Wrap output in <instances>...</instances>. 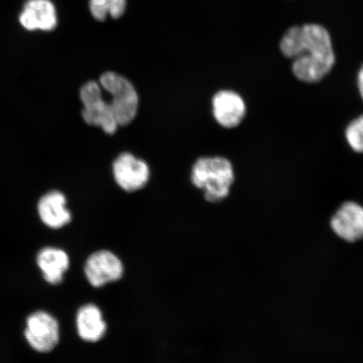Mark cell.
<instances>
[{"label":"cell","instance_id":"6da1fadb","mask_svg":"<svg viewBox=\"0 0 363 363\" xmlns=\"http://www.w3.org/2000/svg\"><path fill=\"white\" fill-rule=\"evenodd\" d=\"M279 48L284 57L292 59L293 74L303 83H319L335 66L333 40L320 25L291 27L281 39Z\"/></svg>","mask_w":363,"mask_h":363},{"label":"cell","instance_id":"7a4b0ae2","mask_svg":"<svg viewBox=\"0 0 363 363\" xmlns=\"http://www.w3.org/2000/svg\"><path fill=\"white\" fill-rule=\"evenodd\" d=\"M191 181L195 187L203 190L208 202H220L229 196L234 184L233 166L223 157L199 158L193 167Z\"/></svg>","mask_w":363,"mask_h":363},{"label":"cell","instance_id":"3957f363","mask_svg":"<svg viewBox=\"0 0 363 363\" xmlns=\"http://www.w3.org/2000/svg\"><path fill=\"white\" fill-rule=\"evenodd\" d=\"M101 87L111 95L110 106L118 125L133 122L139 106V98L133 84L123 76L108 72L99 79Z\"/></svg>","mask_w":363,"mask_h":363},{"label":"cell","instance_id":"277c9868","mask_svg":"<svg viewBox=\"0 0 363 363\" xmlns=\"http://www.w3.org/2000/svg\"><path fill=\"white\" fill-rule=\"evenodd\" d=\"M80 99L84 104L82 116L86 123L101 127L106 134H115L119 125L110 103L103 96L101 86L96 82H88L80 89Z\"/></svg>","mask_w":363,"mask_h":363},{"label":"cell","instance_id":"5b68a950","mask_svg":"<svg viewBox=\"0 0 363 363\" xmlns=\"http://www.w3.org/2000/svg\"><path fill=\"white\" fill-rule=\"evenodd\" d=\"M24 337L34 351L51 352L60 342V325L49 312L36 311L26 318Z\"/></svg>","mask_w":363,"mask_h":363},{"label":"cell","instance_id":"8992f818","mask_svg":"<svg viewBox=\"0 0 363 363\" xmlns=\"http://www.w3.org/2000/svg\"><path fill=\"white\" fill-rule=\"evenodd\" d=\"M84 271L89 284L99 289L121 280L124 275L125 267L115 253L108 250H99L87 258Z\"/></svg>","mask_w":363,"mask_h":363},{"label":"cell","instance_id":"52a82bcc","mask_svg":"<svg viewBox=\"0 0 363 363\" xmlns=\"http://www.w3.org/2000/svg\"><path fill=\"white\" fill-rule=\"evenodd\" d=\"M330 225L343 242H360L363 240V206L354 201L343 203L331 217Z\"/></svg>","mask_w":363,"mask_h":363},{"label":"cell","instance_id":"ba28073f","mask_svg":"<svg viewBox=\"0 0 363 363\" xmlns=\"http://www.w3.org/2000/svg\"><path fill=\"white\" fill-rule=\"evenodd\" d=\"M113 178L126 192L142 189L148 183L150 169L146 162L133 154L121 153L113 163Z\"/></svg>","mask_w":363,"mask_h":363},{"label":"cell","instance_id":"9c48e42d","mask_svg":"<svg viewBox=\"0 0 363 363\" xmlns=\"http://www.w3.org/2000/svg\"><path fill=\"white\" fill-rule=\"evenodd\" d=\"M212 111L217 123L224 128H235L247 115V106L239 94L220 90L212 99Z\"/></svg>","mask_w":363,"mask_h":363},{"label":"cell","instance_id":"30bf717a","mask_svg":"<svg viewBox=\"0 0 363 363\" xmlns=\"http://www.w3.org/2000/svg\"><path fill=\"white\" fill-rule=\"evenodd\" d=\"M20 23L27 30L51 31L56 28V7L51 0H27L20 15Z\"/></svg>","mask_w":363,"mask_h":363},{"label":"cell","instance_id":"8fae6325","mask_svg":"<svg viewBox=\"0 0 363 363\" xmlns=\"http://www.w3.org/2000/svg\"><path fill=\"white\" fill-rule=\"evenodd\" d=\"M38 212L43 223L51 229H61L70 223L72 215L67 208L65 195L51 191L43 195L38 204Z\"/></svg>","mask_w":363,"mask_h":363},{"label":"cell","instance_id":"7c38bea8","mask_svg":"<svg viewBox=\"0 0 363 363\" xmlns=\"http://www.w3.org/2000/svg\"><path fill=\"white\" fill-rule=\"evenodd\" d=\"M36 264L45 282L58 285L63 282L66 272L69 269L70 258L65 250L47 247L40 249L36 255Z\"/></svg>","mask_w":363,"mask_h":363},{"label":"cell","instance_id":"4fadbf2b","mask_svg":"<svg viewBox=\"0 0 363 363\" xmlns=\"http://www.w3.org/2000/svg\"><path fill=\"white\" fill-rule=\"evenodd\" d=\"M76 329L79 337L86 342L95 343L103 339L107 324L101 308L94 303L81 306L76 314Z\"/></svg>","mask_w":363,"mask_h":363},{"label":"cell","instance_id":"5bb4252c","mask_svg":"<svg viewBox=\"0 0 363 363\" xmlns=\"http://www.w3.org/2000/svg\"><path fill=\"white\" fill-rule=\"evenodd\" d=\"M126 4V0H90L89 9L94 19L104 21L108 16L113 19L123 16Z\"/></svg>","mask_w":363,"mask_h":363},{"label":"cell","instance_id":"9a60e30c","mask_svg":"<svg viewBox=\"0 0 363 363\" xmlns=\"http://www.w3.org/2000/svg\"><path fill=\"white\" fill-rule=\"evenodd\" d=\"M345 136L354 152L363 154V115L357 117L348 124Z\"/></svg>","mask_w":363,"mask_h":363},{"label":"cell","instance_id":"2e32d148","mask_svg":"<svg viewBox=\"0 0 363 363\" xmlns=\"http://www.w3.org/2000/svg\"><path fill=\"white\" fill-rule=\"evenodd\" d=\"M357 85L358 92H359L360 96L363 101V65L357 72Z\"/></svg>","mask_w":363,"mask_h":363}]
</instances>
